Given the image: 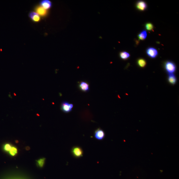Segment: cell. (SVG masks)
<instances>
[{"label": "cell", "mask_w": 179, "mask_h": 179, "mask_svg": "<svg viewBox=\"0 0 179 179\" xmlns=\"http://www.w3.org/2000/svg\"><path fill=\"white\" fill-rule=\"evenodd\" d=\"M136 7L139 10L144 11L146 10L147 7V4L145 2L140 0L137 1L136 3Z\"/></svg>", "instance_id": "cell-7"}, {"label": "cell", "mask_w": 179, "mask_h": 179, "mask_svg": "<svg viewBox=\"0 0 179 179\" xmlns=\"http://www.w3.org/2000/svg\"><path fill=\"white\" fill-rule=\"evenodd\" d=\"M40 6L46 10H49L52 6V3L49 0H43L40 2Z\"/></svg>", "instance_id": "cell-9"}, {"label": "cell", "mask_w": 179, "mask_h": 179, "mask_svg": "<svg viewBox=\"0 0 179 179\" xmlns=\"http://www.w3.org/2000/svg\"><path fill=\"white\" fill-rule=\"evenodd\" d=\"M35 10L36 13L40 16H45L47 14V10H45L40 6H37L35 9Z\"/></svg>", "instance_id": "cell-8"}, {"label": "cell", "mask_w": 179, "mask_h": 179, "mask_svg": "<svg viewBox=\"0 0 179 179\" xmlns=\"http://www.w3.org/2000/svg\"><path fill=\"white\" fill-rule=\"evenodd\" d=\"M94 136L97 140H103L105 137V132L102 129L100 128H98L95 131Z\"/></svg>", "instance_id": "cell-5"}, {"label": "cell", "mask_w": 179, "mask_h": 179, "mask_svg": "<svg viewBox=\"0 0 179 179\" xmlns=\"http://www.w3.org/2000/svg\"><path fill=\"white\" fill-rule=\"evenodd\" d=\"M137 63L138 66L141 68H144L147 65L146 60L143 59H138L137 61Z\"/></svg>", "instance_id": "cell-12"}, {"label": "cell", "mask_w": 179, "mask_h": 179, "mask_svg": "<svg viewBox=\"0 0 179 179\" xmlns=\"http://www.w3.org/2000/svg\"><path fill=\"white\" fill-rule=\"evenodd\" d=\"M29 16L31 20L36 22H38L40 20V16L35 12H30L29 14Z\"/></svg>", "instance_id": "cell-11"}, {"label": "cell", "mask_w": 179, "mask_h": 179, "mask_svg": "<svg viewBox=\"0 0 179 179\" xmlns=\"http://www.w3.org/2000/svg\"><path fill=\"white\" fill-rule=\"evenodd\" d=\"M146 52L148 57L152 59L156 58L158 54V52L157 49L155 48L149 47L146 50Z\"/></svg>", "instance_id": "cell-4"}, {"label": "cell", "mask_w": 179, "mask_h": 179, "mask_svg": "<svg viewBox=\"0 0 179 179\" xmlns=\"http://www.w3.org/2000/svg\"><path fill=\"white\" fill-rule=\"evenodd\" d=\"M164 68L168 74H174L177 69V67L175 64L171 61H167L165 63Z\"/></svg>", "instance_id": "cell-1"}, {"label": "cell", "mask_w": 179, "mask_h": 179, "mask_svg": "<svg viewBox=\"0 0 179 179\" xmlns=\"http://www.w3.org/2000/svg\"><path fill=\"white\" fill-rule=\"evenodd\" d=\"M12 146L10 143H7L4 144L3 147V151L6 152H9L12 147Z\"/></svg>", "instance_id": "cell-16"}, {"label": "cell", "mask_w": 179, "mask_h": 179, "mask_svg": "<svg viewBox=\"0 0 179 179\" xmlns=\"http://www.w3.org/2000/svg\"><path fill=\"white\" fill-rule=\"evenodd\" d=\"M168 81L169 84L174 85L177 82V79L176 76L174 74H168Z\"/></svg>", "instance_id": "cell-10"}, {"label": "cell", "mask_w": 179, "mask_h": 179, "mask_svg": "<svg viewBox=\"0 0 179 179\" xmlns=\"http://www.w3.org/2000/svg\"><path fill=\"white\" fill-rule=\"evenodd\" d=\"M46 159L43 158L40 159L37 161V165L39 167L42 168L44 166L45 162Z\"/></svg>", "instance_id": "cell-17"}, {"label": "cell", "mask_w": 179, "mask_h": 179, "mask_svg": "<svg viewBox=\"0 0 179 179\" xmlns=\"http://www.w3.org/2000/svg\"><path fill=\"white\" fill-rule=\"evenodd\" d=\"M119 56L121 59L125 60L129 58L130 54L129 53L126 51H122L120 53Z\"/></svg>", "instance_id": "cell-13"}, {"label": "cell", "mask_w": 179, "mask_h": 179, "mask_svg": "<svg viewBox=\"0 0 179 179\" xmlns=\"http://www.w3.org/2000/svg\"><path fill=\"white\" fill-rule=\"evenodd\" d=\"M145 27L147 30L149 31H153L154 29V25L151 23H147L145 25Z\"/></svg>", "instance_id": "cell-18"}, {"label": "cell", "mask_w": 179, "mask_h": 179, "mask_svg": "<svg viewBox=\"0 0 179 179\" xmlns=\"http://www.w3.org/2000/svg\"><path fill=\"white\" fill-rule=\"evenodd\" d=\"M73 105L70 104L69 102L66 100L62 101L61 104V110L63 112L65 113H69L71 111Z\"/></svg>", "instance_id": "cell-2"}, {"label": "cell", "mask_w": 179, "mask_h": 179, "mask_svg": "<svg viewBox=\"0 0 179 179\" xmlns=\"http://www.w3.org/2000/svg\"><path fill=\"white\" fill-rule=\"evenodd\" d=\"M8 153L10 156H14L17 154L18 150H17V148L15 147L12 146L10 150Z\"/></svg>", "instance_id": "cell-15"}, {"label": "cell", "mask_w": 179, "mask_h": 179, "mask_svg": "<svg viewBox=\"0 0 179 179\" xmlns=\"http://www.w3.org/2000/svg\"><path fill=\"white\" fill-rule=\"evenodd\" d=\"M72 155L76 158H79L82 157L83 152L82 148L79 146H74L71 149Z\"/></svg>", "instance_id": "cell-3"}, {"label": "cell", "mask_w": 179, "mask_h": 179, "mask_svg": "<svg viewBox=\"0 0 179 179\" xmlns=\"http://www.w3.org/2000/svg\"><path fill=\"white\" fill-rule=\"evenodd\" d=\"M78 87L81 91L87 92L90 90L89 85L87 82L81 81L78 84Z\"/></svg>", "instance_id": "cell-6"}, {"label": "cell", "mask_w": 179, "mask_h": 179, "mask_svg": "<svg viewBox=\"0 0 179 179\" xmlns=\"http://www.w3.org/2000/svg\"><path fill=\"white\" fill-rule=\"evenodd\" d=\"M147 32L146 30H143L138 35V38L139 40H144L147 37Z\"/></svg>", "instance_id": "cell-14"}]
</instances>
